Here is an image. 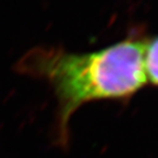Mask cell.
<instances>
[{"instance_id":"1","label":"cell","mask_w":158,"mask_h":158,"mask_svg":"<svg viewBox=\"0 0 158 158\" xmlns=\"http://www.w3.org/2000/svg\"><path fill=\"white\" fill-rule=\"evenodd\" d=\"M146 43L124 40L83 54L36 47L22 56L16 69L46 80L53 87L58 100L59 137L63 142L68 139L70 117L83 104L127 98L147 83Z\"/></svg>"},{"instance_id":"2","label":"cell","mask_w":158,"mask_h":158,"mask_svg":"<svg viewBox=\"0 0 158 158\" xmlns=\"http://www.w3.org/2000/svg\"><path fill=\"white\" fill-rule=\"evenodd\" d=\"M144 62L147 81L158 87V37L146 43Z\"/></svg>"}]
</instances>
